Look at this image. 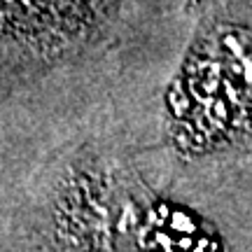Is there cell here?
I'll return each instance as SVG.
<instances>
[{
	"label": "cell",
	"mask_w": 252,
	"mask_h": 252,
	"mask_svg": "<svg viewBox=\"0 0 252 252\" xmlns=\"http://www.w3.org/2000/svg\"><path fill=\"white\" fill-rule=\"evenodd\" d=\"M112 0H0V37L28 52H61L94 33Z\"/></svg>",
	"instance_id": "1"
}]
</instances>
